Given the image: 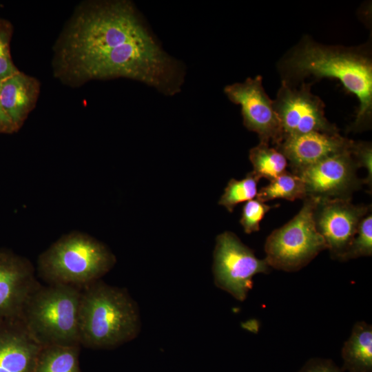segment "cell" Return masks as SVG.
Instances as JSON below:
<instances>
[{
  "label": "cell",
  "mask_w": 372,
  "mask_h": 372,
  "mask_svg": "<svg viewBox=\"0 0 372 372\" xmlns=\"http://www.w3.org/2000/svg\"><path fill=\"white\" fill-rule=\"evenodd\" d=\"M259 179L252 172L241 180L231 179L221 196L218 204L224 206L229 212L239 203L247 202L256 197L257 185Z\"/></svg>",
  "instance_id": "cell-20"
},
{
  "label": "cell",
  "mask_w": 372,
  "mask_h": 372,
  "mask_svg": "<svg viewBox=\"0 0 372 372\" xmlns=\"http://www.w3.org/2000/svg\"><path fill=\"white\" fill-rule=\"evenodd\" d=\"M351 154L358 168L364 167L367 176L363 183L371 188L372 185V147L369 142L353 141L351 147Z\"/></svg>",
  "instance_id": "cell-24"
},
{
  "label": "cell",
  "mask_w": 372,
  "mask_h": 372,
  "mask_svg": "<svg viewBox=\"0 0 372 372\" xmlns=\"http://www.w3.org/2000/svg\"><path fill=\"white\" fill-rule=\"evenodd\" d=\"M52 69L72 87L124 77L172 95L183 82L180 64L162 50L125 0L79 4L54 45Z\"/></svg>",
  "instance_id": "cell-1"
},
{
  "label": "cell",
  "mask_w": 372,
  "mask_h": 372,
  "mask_svg": "<svg viewBox=\"0 0 372 372\" xmlns=\"http://www.w3.org/2000/svg\"><path fill=\"white\" fill-rule=\"evenodd\" d=\"M269 145L260 142L249 151V157L253 166L251 172L259 180L265 178L270 181L286 172L288 166L285 156Z\"/></svg>",
  "instance_id": "cell-18"
},
{
  "label": "cell",
  "mask_w": 372,
  "mask_h": 372,
  "mask_svg": "<svg viewBox=\"0 0 372 372\" xmlns=\"http://www.w3.org/2000/svg\"><path fill=\"white\" fill-rule=\"evenodd\" d=\"M343 371L372 372V327L356 322L342 349Z\"/></svg>",
  "instance_id": "cell-16"
},
{
  "label": "cell",
  "mask_w": 372,
  "mask_h": 372,
  "mask_svg": "<svg viewBox=\"0 0 372 372\" xmlns=\"http://www.w3.org/2000/svg\"><path fill=\"white\" fill-rule=\"evenodd\" d=\"M283 65L286 74L294 79L313 76L339 80L360 103L353 127L362 129L369 124L372 113V63L369 56L307 39L289 54Z\"/></svg>",
  "instance_id": "cell-2"
},
{
  "label": "cell",
  "mask_w": 372,
  "mask_h": 372,
  "mask_svg": "<svg viewBox=\"0 0 372 372\" xmlns=\"http://www.w3.org/2000/svg\"><path fill=\"white\" fill-rule=\"evenodd\" d=\"M358 169L350 149L326 158L295 174L304 182L307 197L351 199L353 192L363 183L356 175Z\"/></svg>",
  "instance_id": "cell-10"
},
{
  "label": "cell",
  "mask_w": 372,
  "mask_h": 372,
  "mask_svg": "<svg viewBox=\"0 0 372 372\" xmlns=\"http://www.w3.org/2000/svg\"><path fill=\"white\" fill-rule=\"evenodd\" d=\"M269 266L265 259L258 258L254 252L231 231L216 237L214 251V283L234 298L243 301L252 288L253 277L267 273Z\"/></svg>",
  "instance_id": "cell-7"
},
{
  "label": "cell",
  "mask_w": 372,
  "mask_h": 372,
  "mask_svg": "<svg viewBox=\"0 0 372 372\" xmlns=\"http://www.w3.org/2000/svg\"><path fill=\"white\" fill-rule=\"evenodd\" d=\"M225 93L231 102L240 105L244 125L256 132L260 142L277 147L282 141V127L273 101L266 94L260 76L227 85Z\"/></svg>",
  "instance_id": "cell-9"
},
{
  "label": "cell",
  "mask_w": 372,
  "mask_h": 372,
  "mask_svg": "<svg viewBox=\"0 0 372 372\" xmlns=\"http://www.w3.org/2000/svg\"><path fill=\"white\" fill-rule=\"evenodd\" d=\"M18 129L0 103V133L10 134Z\"/></svg>",
  "instance_id": "cell-26"
},
{
  "label": "cell",
  "mask_w": 372,
  "mask_h": 372,
  "mask_svg": "<svg viewBox=\"0 0 372 372\" xmlns=\"http://www.w3.org/2000/svg\"><path fill=\"white\" fill-rule=\"evenodd\" d=\"M353 142L339 133L311 132L286 138L276 147L285 156L295 174L331 156L350 150Z\"/></svg>",
  "instance_id": "cell-13"
},
{
  "label": "cell",
  "mask_w": 372,
  "mask_h": 372,
  "mask_svg": "<svg viewBox=\"0 0 372 372\" xmlns=\"http://www.w3.org/2000/svg\"><path fill=\"white\" fill-rule=\"evenodd\" d=\"M309 83H302L296 88L285 81L282 82L273 106L283 139L311 132L338 133L337 127L325 117L324 103L311 93Z\"/></svg>",
  "instance_id": "cell-8"
},
{
  "label": "cell",
  "mask_w": 372,
  "mask_h": 372,
  "mask_svg": "<svg viewBox=\"0 0 372 372\" xmlns=\"http://www.w3.org/2000/svg\"><path fill=\"white\" fill-rule=\"evenodd\" d=\"M41 347L20 319L0 322V372H34Z\"/></svg>",
  "instance_id": "cell-14"
},
{
  "label": "cell",
  "mask_w": 372,
  "mask_h": 372,
  "mask_svg": "<svg viewBox=\"0 0 372 372\" xmlns=\"http://www.w3.org/2000/svg\"><path fill=\"white\" fill-rule=\"evenodd\" d=\"M80 296L81 288L76 287L41 285L28 300L20 320L29 334L42 347L80 345Z\"/></svg>",
  "instance_id": "cell-5"
},
{
  "label": "cell",
  "mask_w": 372,
  "mask_h": 372,
  "mask_svg": "<svg viewBox=\"0 0 372 372\" xmlns=\"http://www.w3.org/2000/svg\"><path fill=\"white\" fill-rule=\"evenodd\" d=\"M138 305L124 288L99 280L81 288L79 343L109 349L136 338L141 331Z\"/></svg>",
  "instance_id": "cell-3"
},
{
  "label": "cell",
  "mask_w": 372,
  "mask_h": 372,
  "mask_svg": "<svg viewBox=\"0 0 372 372\" xmlns=\"http://www.w3.org/2000/svg\"><path fill=\"white\" fill-rule=\"evenodd\" d=\"M12 32L11 24L0 19V81L19 71L12 61L10 53Z\"/></svg>",
  "instance_id": "cell-23"
},
{
  "label": "cell",
  "mask_w": 372,
  "mask_h": 372,
  "mask_svg": "<svg viewBox=\"0 0 372 372\" xmlns=\"http://www.w3.org/2000/svg\"><path fill=\"white\" fill-rule=\"evenodd\" d=\"M372 254V215L368 213L360 221L358 231L342 261Z\"/></svg>",
  "instance_id": "cell-21"
},
{
  "label": "cell",
  "mask_w": 372,
  "mask_h": 372,
  "mask_svg": "<svg viewBox=\"0 0 372 372\" xmlns=\"http://www.w3.org/2000/svg\"><path fill=\"white\" fill-rule=\"evenodd\" d=\"M80 345H52L41 347L34 372H81Z\"/></svg>",
  "instance_id": "cell-17"
},
{
  "label": "cell",
  "mask_w": 372,
  "mask_h": 372,
  "mask_svg": "<svg viewBox=\"0 0 372 372\" xmlns=\"http://www.w3.org/2000/svg\"><path fill=\"white\" fill-rule=\"evenodd\" d=\"M351 199H317L313 211L316 229L324 238L331 257L342 261L369 207Z\"/></svg>",
  "instance_id": "cell-11"
},
{
  "label": "cell",
  "mask_w": 372,
  "mask_h": 372,
  "mask_svg": "<svg viewBox=\"0 0 372 372\" xmlns=\"http://www.w3.org/2000/svg\"><path fill=\"white\" fill-rule=\"evenodd\" d=\"M40 285L28 259L0 250V322L20 319L28 300Z\"/></svg>",
  "instance_id": "cell-12"
},
{
  "label": "cell",
  "mask_w": 372,
  "mask_h": 372,
  "mask_svg": "<svg viewBox=\"0 0 372 372\" xmlns=\"http://www.w3.org/2000/svg\"><path fill=\"white\" fill-rule=\"evenodd\" d=\"M298 372H342L331 360L311 358Z\"/></svg>",
  "instance_id": "cell-25"
},
{
  "label": "cell",
  "mask_w": 372,
  "mask_h": 372,
  "mask_svg": "<svg viewBox=\"0 0 372 372\" xmlns=\"http://www.w3.org/2000/svg\"><path fill=\"white\" fill-rule=\"evenodd\" d=\"M272 207L256 199L245 203L243 206L240 223L247 234L260 230V223L265 215Z\"/></svg>",
  "instance_id": "cell-22"
},
{
  "label": "cell",
  "mask_w": 372,
  "mask_h": 372,
  "mask_svg": "<svg viewBox=\"0 0 372 372\" xmlns=\"http://www.w3.org/2000/svg\"><path fill=\"white\" fill-rule=\"evenodd\" d=\"M317 198L306 197L299 212L288 223L273 230L265 244L267 265L285 271H296L321 251L326 242L316 229L313 211Z\"/></svg>",
  "instance_id": "cell-6"
},
{
  "label": "cell",
  "mask_w": 372,
  "mask_h": 372,
  "mask_svg": "<svg viewBox=\"0 0 372 372\" xmlns=\"http://www.w3.org/2000/svg\"><path fill=\"white\" fill-rule=\"evenodd\" d=\"M40 83L20 71L0 81V103L18 130L34 108Z\"/></svg>",
  "instance_id": "cell-15"
},
{
  "label": "cell",
  "mask_w": 372,
  "mask_h": 372,
  "mask_svg": "<svg viewBox=\"0 0 372 372\" xmlns=\"http://www.w3.org/2000/svg\"><path fill=\"white\" fill-rule=\"evenodd\" d=\"M306 197L305 186L300 177L286 171L258 191L256 198L265 203L278 198L293 201Z\"/></svg>",
  "instance_id": "cell-19"
},
{
  "label": "cell",
  "mask_w": 372,
  "mask_h": 372,
  "mask_svg": "<svg viewBox=\"0 0 372 372\" xmlns=\"http://www.w3.org/2000/svg\"><path fill=\"white\" fill-rule=\"evenodd\" d=\"M116 261L105 244L86 233L72 231L39 255L37 272L48 285L81 288L101 280Z\"/></svg>",
  "instance_id": "cell-4"
}]
</instances>
